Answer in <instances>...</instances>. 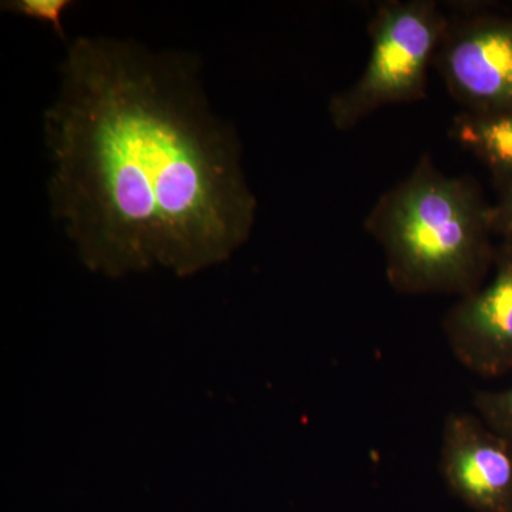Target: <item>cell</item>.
Segmentation results:
<instances>
[{"instance_id": "52a82bcc", "label": "cell", "mask_w": 512, "mask_h": 512, "mask_svg": "<svg viewBox=\"0 0 512 512\" xmlns=\"http://www.w3.org/2000/svg\"><path fill=\"white\" fill-rule=\"evenodd\" d=\"M450 136L490 168L495 178L512 185V111L454 117Z\"/></svg>"}, {"instance_id": "7a4b0ae2", "label": "cell", "mask_w": 512, "mask_h": 512, "mask_svg": "<svg viewBox=\"0 0 512 512\" xmlns=\"http://www.w3.org/2000/svg\"><path fill=\"white\" fill-rule=\"evenodd\" d=\"M386 256V275L407 295L477 291L494 264L493 207L473 178L440 171L429 154L384 192L365 220Z\"/></svg>"}, {"instance_id": "30bf717a", "label": "cell", "mask_w": 512, "mask_h": 512, "mask_svg": "<svg viewBox=\"0 0 512 512\" xmlns=\"http://www.w3.org/2000/svg\"><path fill=\"white\" fill-rule=\"evenodd\" d=\"M493 227L495 234L512 238V185L507 187L497 207H493Z\"/></svg>"}, {"instance_id": "ba28073f", "label": "cell", "mask_w": 512, "mask_h": 512, "mask_svg": "<svg viewBox=\"0 0 512 512\" xmlns=\"http://www.w3.org/2000/svg\"><path fill=\"white\" fill-rule=\"evenodd\" d=\"M73 6L72 0H6V2H2V10L5 12L46 23L55 30L56 35L63 42H67L63 16Z\"/></svg>"}, {"instance_id": "8992f818", "label": "cell", "mask_w": 512, "mask_h": 512, "mask_svg": "<svg viewBox=\"0 0 512 512\" xmlns=\"http://www.w3.org/2000/svg\"><path fill=\"white\" fill-rule=\"evenodd\" d=\"M494 264L491 281L460 298L443 320L451 353L483 377L512 372V238H505Z\"/></svg>"}, {"instance_id": "3957f363", "label": "cell", "mask_w": 512, "mask_h": 512, "mask_svg": "<svg viewBox=\"0 0 512 512\" xmlns=\"http://www.w3.org/2000/svg\"><path fill=\"white\" fill-rule=\"evenodd\" d=\"M450 20L431 0L380 3L370 19V55L348 89L329 100L328 114L339 131H349L377 110L426 97L429 66Z\"/></svg>"}, {"instance_id": "277c9868", "label": "cell", "mask_w": 512, "mask_h": 512, "mask_svg": "<svg viewBox=\"0 0 512 512\" xmlns=\"http://www.w3.org/2000/svg\"><path fill=\"white\" fill-rule=\"evenodd\" d=\"M434 60L464 111H512V20L497 16L450 20Z\"/></svg>"}, {"instance_id": "6da1fadb", "label": "cell", "mask_w": 512, "mask_h": 512, "mask_svg": "<svg viewBox=\"0 0 512 512\" xmlns=\"http://www.w3.org/2000/svg\"><path fill=\"white\" fill-rule=\"evenodd\" d=\"M50 214L107 274H190L244 245L258 201L232 123L211 109L197 56L80 36L43 114Z\"/></svg>"}, {"instance_id": "5b68a950", "label": "cell", "mask_w": 512, "mask_h": 512, "mask_svg": "<svg viewBox=\"0 0 512 512\" xmlns=\"http://www.w3.org/2000/svg\"><path fill=\"white\" fill-rule=\"evenodd\" d=\"M440 471L450 493L476 512H512V439L478 414L453 413L441 434Z\"/></svg>"}, {"instance_id": "9c48e42d", "label": "cell", "mask_w": 512, "mask_h": 512, "mask_svg": "<svg viewBox=\"0 0 512 512\" xmlns=\"http://www.w3.org/2000/svg\"><path fill=\"white\" fill-rule=\"evenodd\" d=\"M474 407L490 429L512 439V384L500 392L478 393Z\"/></svg>"}]
</instances>
